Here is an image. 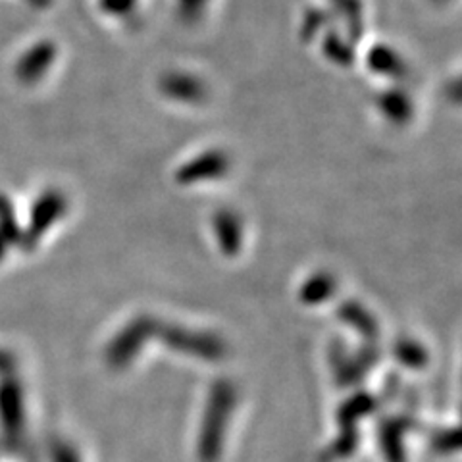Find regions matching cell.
I'll return each mask as SVG.
<instances>
[{"label": "cell", "instance_id": "6da1fadb", "mask_svg": "<svg viewBox=\"0 0 462 462\" xmlns=\"http://www.w3.org/2000/svg\"><path fill=\"white\" fill-rule=\"evenodd\" d=\"M231 401H234V393H231V389L226 383H220L214 389L207 412L205 430H202V455L207 458H212L220 449Z\"/></svg>", "mask_w": 462, "mask_h": 462}, {"label": "cell", "instance_id": "7a4b0ae2", "mask_svg": "<svg viewBox=\"0 0 462 462\" xmlns=\"http://www.w3.org/2000/svg\"><path fill=\"white\" fill-rule=\"evenodd\" d=\"M151 329V322L147 320H139L129 326L125 331L118 336L110 346V363L116 366H122L129 360L134 358V353L137 351V346L141 349L143 337H147V331Z\"/></svg>", "mask_w": 462, "mask_h": 462}, {"label": "cell", "instance_id": "3957f363", "mask_svg": "<svg viewBox=\"0 0 462 462\" xmlns=\"http://www.w3.org/2000/svg\"><path fill=\"white\" fill-rule=\"evenodd\" d=\"M168 341L171 346H176V349L193 353L202 358L214 360L222 355V345L202 334H189V331H183V329H171Z\"/></svg>", "mask_w": 462, "mask_h": 462}, {"label": "cell", "instance_id": "277c9868", "mask_svg": "<svg viewBox=\"0 0 462 462\" xmlns=\"http://www.w3.org/2000/svg\"><path fill=\"white\" fill-rule=\"evenodd\" d=\"M226 168V158L216 154V156H202L197 158L195 162H191L181 171V180L185 181H195V180H205V178H214L220 176Z\"/></svg>", "mask_w": 462, "mask_h": 462}, {"label": "cell", "instance_id": "5b68a950", "mask_svg": "<svg viewBox=\"0 0 462 462\" xmlns=\"http://www.w3.org/2000/svg\"><path fill=\"white\" fill-rule=\"evenodd\" d=\"M220 216L222 218H218V227L224 229V234H220V241L227 253H236L239 247V239H241L237 220L229 214H220Z\"/></svg>", "mask_w": 462, "mask_h": 462}, {"label": "cell", "instance_id": "8992f818", "mask_svg": "<svg viewBox=\"0 0 462 462\" xmlns=\"http://www.w3.org/2000/svg\"><path fill=\"white\" fill-rule=\"evenodd\" d=\"M341 314L346 322H351V326H356L363 334H375V324L372 320V316H368L360 307L346 305Z\"/></svg>", "mask_w": 462, "mask_h": 462}, {"label": "cell", "instance_id": "52a82bcc", "mask_svg": "<svg viewBox=\"0 0 462 462\" xmlns=\"http://www.w3.org/2000/svg\"><path fill=\"white\" fill-rule=\"evenodd\" d=\"M331 285H334V282H331L328 276H318L316 280L307 283L305 289H302V297L310 302L328 299L331 293Z\"/></svg>", "mask_w": 462, "mask_h": 462}]
</instances>
